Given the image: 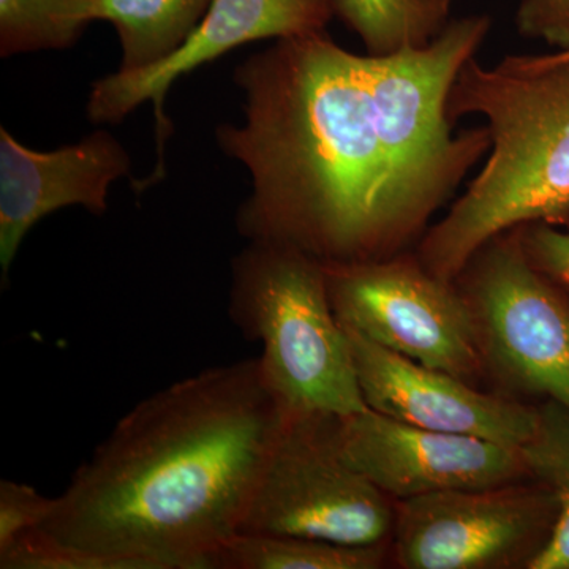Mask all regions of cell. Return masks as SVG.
I'll return each mask as SVG.
<instances>
[{
  "label": "cell",
  "mask_w": 569,
  "mask_h": 569,
  "mask_svg": "<svg viewBox=\"0 0 569 569\" xmlns=\"http://www.w3.org/2000/svg\"><path fill=\"white\" fill-rule=\"evenodd\" d=\"M530 477L552 490L559 505L556 526L529 569H569V411L556 402L539 410L537 432L522 448Z\"/></svg>",
  "instance_id": "obj_16"
},
{
  "label": "cell",
  "mask_w": 569,
  "mask_h": 569,
  "mask_svg": "<svg viewBox=\"0 0 569 569\" xmlns=\"http://www.w3.org/2000/svg\"><path fill=\"white\" fill-rule=\"evenodd\" d=\"M336 17L365 41L367 54L425 48L449 22L452 0H332Z\"/></svg>",
  "instance_id": "obj_15"
},
{
  "label": "cell",
  "mask_w": 569,
  "mask_h": 569,
  "mask_svg": "<svg viewBox=\"0 0 569 569\" xmlns=\"http://www.w3.org/2000/svg\"><path fill=\"white\" fill-rule=\"evenodd\" d=\"M516 24L520 36L569 50V0H522Z\"/></svg>",
  "instance_id": "obj_20"
},
{
  "label": "cell",
  "mask_w": 569,
  "mask_h": 569,
  "mask_svg": "<svg viewBox=\"0 0 569 569\" xmlns=\"http://www.w3.org/2000/svg\"><path fill=\"white\" fill-rule=\"evenodd\" d=\"M388 542L353 546L293 535L239 531L213 557V569H380Z\"/></svg>",
  "instance_id": "obj_14"
},
{
  "label": "cell",
  "mask_w": 569,
  "mask_h": 569,
  "mask_svg": "<svg viewBox=\"0 0 569 569\" xmlns=\"http://www.w3.org/2000/svg\"><path fill=\"white\" fill-rule=\"evenodd\" d=\"M552 490L516 485L396 501L392 556L406 569L527 567L556 526Z\"/></svg>",
  "instance_id": "obj_8"
},
{
  "label": "cell",
  "mask_w": 569,
  "mask_h": 569,
  "mask_svg": "<svg viewBox=\"0 0 569 569\" xmlns=\"http://www.w3.org/2000/svg\"><path fill=\"white\" fill-rule=\"evenodd\" d=\"M284 417L258 358L182 378L116 425L40 529L118 569H213Z\"/></svg>",
  "instance_id": "obj_2"
},
{
  "label": "cell",
  "mask_w": 569,
  "mask_h": 569,
  "mask_svg": "<svg viewBox=\"0 0 569 569\" xmlns=\"http://www.w3.org/2000/svg\"><path fill=\"white\" fill-rule=\"evenodd\" d=\"M92 21L93 0H0V56L66 50Z\"/></svg>",
  "instance_id": "obj_17"
},
{
  "label": "cell",
  "mask_w": 569,
  "mask_h": 569,
  "mask_svg": "<svg viewBox=\"0 0 569 569\" xmlns=\"http://www.w3.org/2000/svg\"><path fill=\"white\" fill-rule=\"evenodd\" d=\"M54 498L41 496L24 482L0 481V550H6L28 531L39 529L50 516Z\"/></svg>",
  "instance_id": "obj_18"
},
{
  "label": "cell",
  "mask_w": 569,
  "mask_h": 569,
  "mask_svg": "<svg viewBox=\"0 0 569 569\" xmlns=\"http://www.w3.org/2000/svg\"><path fill=\"white\" fill-rule=\"evenodd\" d=\"M550 58L559 59V61H565V59H569V50L557 51L553 54H549Z\"/></svg>",
  "instance_id": "obj_21"
},
{
  "label": "cell",
  "mask_w": 569,
  "mask_h": 569,
  "mask_svg": "<svg viewBox=\"0 0 569 569\" xmlns=\"http://www.w3.org/2000/svg\"><path fill=\"white\" fill-rule=\"evenodd\" d=\"M448 118L482 116L488 162L417 247L427 271L455 282L490 239L529 223L569 228V59L508 56L492 69L475 58L448 99Z\"/></svg>",
  "instance_id": "obj_3"
},
{
  "label": "cell",
  "mask_w": 569,
  "mask_h": 569,
  "mask_svg": "<svg viewBox=\"0 0 569 569\" xmlns=\"http://www.w3.org/2000/svg\"><path fill=\"white\" fill-rule=\"evenodd\" d=\"M332 17V0H213L203 21L173 54L146 69L119 70L93 82L89 119L96 123H118L142 102L152 100L159 164L148 182L138 187L137 192H141L159 182L164 173V142L173 133L164 114V97L179 78L241 44L326 31Z\"/></svg>",
  "instance_id": "obj_10"
},
{
  "label": "cell",
  "mask_w": 569,
  "mask_h": 569,
  "mask_svg": "<svg viewBox=\"0 0 569 569\" xmlns=\"http://www.w3.org/2000/svg\"><path fill=\"white\" fill-rule=\"evenodd\" d=\"M455 282L473 310L488 376L569 411V302L527 257L520 227L490 239Z\"/></svg>",
  "instance_id": "obj_6"
},
{
  "label": "cell",
  "mask_w": 569,
  "mask_h": 569,
  "mask_svg": "<svg viewBox=\"0 0 569 569\" xmlns=\"http://www.w3.org/2000/svg\"><path fill=\"white\" fill-rule=\"evenodd\" d=\"M339 418L288 415L247 509L241 531L385 545L396 501L340 455Z\"/></svg>",
  "instance_id": "obj_5"
},
{
  "label": "cell",
  "mask_w": 569,
  "mask_h": 569,
  "mask_svg": "<svg viewBox=\"0 0 569 569\" xmlns=\"http://www.w3.org/2000/svg\"><path fill=\"white\" fill-rule=\"evenodd\" d=\"M340 455L395 501L516 485L530 477L519 448L437 432L366 410L339 418Z\"/></svg>",
  "instance_id": "obj_9"
},
{
  "label": "cell",
  "mask_w": 569,
  "mask_h": 569,
  "mask_svg": "<svg viewBox=\"0 0 569 569\" xmlns=\"http://www.w3.org/2000/svg\"><path fill=\"white\" fill-rule=\"evenodd\" d=\"M130 173V157L111 133L93 132L77 144L39 152L0 129V266L3 276L26 234L44 217L82 206L107 211L111 183Z\"/></svg>",
  "instance_id": "obj_12"
},
{
  "label": "cell",
  "mask_w": 569,
  "mask_h": 569,
  "mask_svg": "<svg viewBox=\"0 0 569 569\" xmlns=\"http://www.w3.org/2000/svg\"><path fill=\"white\" fill-rule=\"evenodd\" d=\"M213 0H93L96 20L110 21L122 47L121 71L151 67L192 36Z\"/></svg>",
  "instance_id": "obj_13"
},
{
  "label": "cell",
  "mask_w": 569,
  "mask_h": 569,
  "mask_svg": "<svg viewBox=\"0 0 569 569\" xmlns=\"http://www.w3.org/2000/svg\"><path fill=\"white\" fill-rule=\"evenodd\" d=\"M523 249L539 272L569 298V228L567 231L546 223L520 227Z\"/></svg>",
  "instance_id": "obj_19"
},
{
  "label": "cell",
  "mask_w": 569,
  "mask_h": 569,
  "mask_svg": "<svg viewBox=\"0 0 569 569\" xmlns=\"http://www.w3.org/2000/svg\"><path fill=\"white\" fill-rule=\"evenodd\" d=\"M492 21H449L425 48L359 56L326 31L276 40L242 62L244 126L217 141L252 174L239 208L249 241L323 264L413 252L429 220L490 151L486 126L452 133L448 99Z\"/></svg>",
  "instance_id": "obj_1"
},
{
  "label": "cell",
  "mask_w": 569,
  "mask_h": 569,
  "mask_svg": "<svg viewBox=\"0 0 569 569\" xmlns=\"http://www.w3.org/2000/svg\"><path fill=\"white\" fill-rule=\"evenodd\" d=\"M228 312L246 339L263 347L261 370L284 413L348 418L369 410L316 258L250 241L233 260Z\"/></svg>",
  "instance_id": "obj_4"
},
{
  "label": "cell",
  "mask_w": 569,
  "mask_h": 569,
  "mask_svg": "<svg viewBox=\"0 0 569 569\" xmlns=\"http://www.w3.org/2000/svg\"><path fill=\"white\" fill-rule=\"evenodd\" d=\"M323 266L343 328L475 387L488 376L466 295L427 271L415 250L373 263Z\"/></svg>",
  "instance_id": "obj_7"
},
{
  "label": "cell",
  "mask_w": 569,
  "mask_h": 569,
  "mask_svg": "<svg viewBox=\"0 0 569 569\" xmlns=\"http://www.w3.org/2000/svg\"><path fill=\"white\" fill-rule=\"evenodd\" d=\"M346 329L367 407L397 421L522 448L537 432L539 410L488 395L451 373L430 369Z\"/></svg>",
  "instance_id": "obj_11"
}]
</instances>
